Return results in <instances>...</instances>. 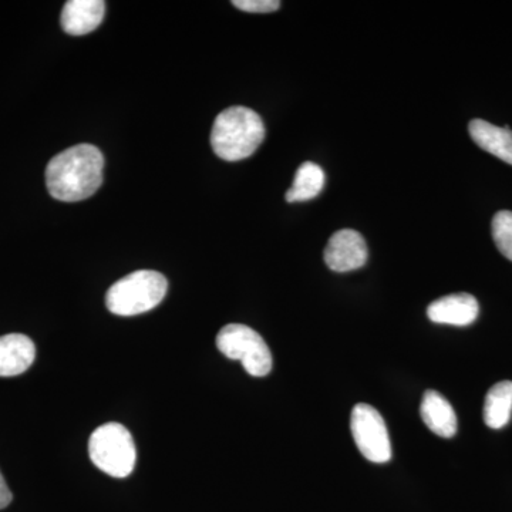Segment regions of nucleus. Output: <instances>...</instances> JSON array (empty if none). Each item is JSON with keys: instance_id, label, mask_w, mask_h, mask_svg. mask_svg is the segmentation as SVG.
<instances>
[{"instance_id": "nucleus-1", "label": "nucleus", "mask_w": 512, "mask_h": 512, "mask_svg": "<svg viewBox=\"0 0 512 512\" xmlns=\"http://www.w3.org/2000/svg\"><path fill=\"white\" fill-rule=\"evenodd\" d=\"M103 168V154L92 144L67 148L47 164V190L57 201L87 200L103 184Z\"/></svg>"}, {"instance_id": "nucleus-2", "label": "nucleus", "mask_w": 512, "mask_h": 512, "mask_svg": "<svg viewBox=\"0 0 512 512\" xmlns=\"http://www.w3.org/2000/svg\"><path fill=\"white\" fill-rule=\"evenodd\" d=\"M265 138L261 116L248 107L234 106L218 114L211 133L214 153L225 161L251 157Z\"/></svg>"}, {"instance_id": "nucleus-3", "label": "nucleus", "mask_w": 512, "mask_h": 512, "mask_svg": "<svg viewBox=\"0 0 512 512\" xmlns=\"http://www.w3.org/2000/svg\"><path fill=\"white\" fill-rule=\"evenodd\" d=\"M168 291V282L156 271H136L111 286L106 295L107 309L117 316H136L157 308Z\"/></svg>"}, {"instance_id": "nucleus-4", "label": "nucleus", "mask_w": 512, "mask_h": 512, "mask_svg": "<svg viewBox=\"0 0 512 512\" xmlns=\"http://www.w3.org/2000/svg\"><path fill=\"white\" fill-rule=\"evenodd\" d=\"M89 456L103 473L114 478L128 477L136 467V444L123 424H103L90 437Z\"/></svg>"}, {"instance_id": "nucleus-5", "label": "nucleus", "mask_w": 512, "mask_h": 512, "mask_svg": "<svg viewBox=\"0 0 512 512\" xmlns=\"http://www.w3.org/2000/svg\"><path fill=\"white\" fill-rule=\"evenodd\" d=\"M217 346L228 359L239 360L248 375L264 377L272 370L271 350L264 338L247 325L224 326L218 333Z\"/></svg>"}, {"instance_id": "nucleus-6", "label": "nucleus", "mask_w": 512, "mask_h": 512, "mask_svg": "<svg viewBox=\"0 0 512 512\" xmlns=\"http://www.w3.org/2000/svg\"><path fill=\"white\" fill-rule=\"evenodd\" d=\"M353 440L362 456L372 463L383 464L392 460V444L382 414L370 404L359 403L350 417Z\"/></svg>"}, {"instance_id": "nucleus-7", "label": "nucleus", "mask_w": 512, "mask_h": 512, "mask_svg": "<svg viewBox=\"0 0 512 512\" xmlns=\"http://www.w3.org/2000/svg\"><path fill=\"white\" fill-rule=\"evenodd\" d=\"M365 238L353 229H342L330 237L325 249V262L335 272H350L367 262Z\"/></svg>"}, {"instance_id": "nucleus-8", "label": "nucleus", "mask_w": 512, "mask_h": 512, "mask_svg": "<svg viewBox=\"0 0 512 512\" xmlns=\"http://www.w3.org/2000/svg\"><path fill=\"white\" fill-rule=\"evenodd\" d=\"M480 313L477 299L470 293H454L431 302L427 316L440 325L468 326L476 322Z\"/></svg>"}, {"instance_id": "nucleus-9", "label": "nucleus", "mask_w": 512, "mask_h": 512, "mask_svg": "<svg viewBox=\"0 0 512 512\" xmlns=\"http://www.w3.org/2000/svg\"><path fill=\"white\" fill-rule=\"evenodd\" d=\"M106 12L103 0H69L62 12V28L67 35L83 36L99 28Z\"/></svg>"}, {"instance_id": "nucleus-10", "label": "nucleus", "mask_w": 512, "mask_h": 512, "mask_svg": "<svg viewBox=\"0 0 512 512\" xmlns=\"http://www.w3.org/2000/svg\"><path fill=\"white\" fill-rule=\"evenodd\" d=\"M33 340L20 333L0 336V377L22 375L35 362Z\"/></svg>"}, {"instance_id": "nucleus-11", "label": "nucleus", "mask_w": 512, "mask_h": 512, "mask_svg": "<svg viewBox=\"0 0 512 512\" xmlns=\"http://www.w3.org/2000/svg\"><path fill=\"white\" fill-rule=\"evenodd\" d=\"M421 419L430 431L443 439H451L457 433V416L453 406L436 390L424 393L420 406Z\"/></svg>"}, {"instance_id": "nucleus-12", "label": "nucleus", "mask_w": 512, "mask_h": 512, "mask_svg": "<svg viewBox=\"0 0 512 512\" xmlns=\"http://www.w3.org/2000/svg\"><path fill=\"white\" fill-rule=\"evenodd\" d=\"M468 131L478 147L487 153L512 165V130L510 127H497L488 121L476 119L468 124Z\"/></svg>"}, {"instance_id": "nucleus-13", "label": "nucleus", "mask_w": 512, "mask_h": 512, "mask_svg": "<svg viewBox=\"0 0 512 512\" xmlns=\"http://www.w3.org/2000/svg\"><path fill=\"white\" fill-rule=\"evenodd\" d=\"M512 413V382H498L488 390L484 402V421L490 429L500 430L507 426Z\"/></svg>"}, {"instance_id": "nucleus-14", "label": "nucleus", "mask_w": 512, "mask_h": 512, "mask_svg": "<svg viewBox=\"0 0 512 512\" xmlns=\"http://www.w3.org/2000/svg\"><path fill=\"white\" fill-rule=\"evenodd\" d=\"M325 187V173L318 164L303 163L296 171L292 187L286 192V201L301 202L318 197Z\"/></svg>"}, {"instance_id": "nucleus-15", "label": "nucleus", "mask_w": 512, "mask_h": 512, "mask_svg": "<svg viewBox=\"0 0 512 512\" xmlns=\"http://www.w3.org/2000/svg\"><path fill=\"white\" fill-rule=\"evenodd\" d=\"M493 238L498 251L512 261V211H500L494 215Z\"/></svg>"}, {"instance_id": "nucleus-16", "label": "nucleus", "mask_w": 512, "mask_h": 512, "mask_svg": "<svg viewBox=\"0 0 512 512\" xmlns=\"http://www.w3.org/2000/svg\"><path fill=\"white\" fill-rule=\"evenodd\" d=\"M232 5L249 13H271L281 8L278 0H234Z\"/></svg>"}, {"instance_id": "nucleus-17", "label": "nucleus", "mask_w": 512, "mask_h": 512, "mask_svg": "<svg viewBox=\"0 0 512 512\" xmlns=\"http://www.w3.org/2000/svg\"><path fill=\"white\" fill-rule=\"evenodd\" d=\"M13 495L10 493L8 484H6L5 478L0 473V510L8 507L12 503Z\"/></svg>"}]
</instances>
